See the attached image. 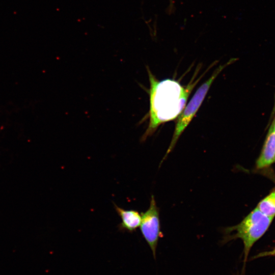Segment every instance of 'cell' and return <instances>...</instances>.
Segmentation results:
<instances>
[{
	"mask_svg": "<svg viewBox=\"0 0 275 275\" xmlns=\"http://www.w3.org/2000/svg\"><path fill=\"white\" fill-rule=\"evenodd\" d=\"M197 69L188 85L183 86L174 79L158 80L148 68L150 82V107L147 114L149 124L142 141L152 135L160 125L174 120L180 115L190 94L204 75L195 80L199 69Z\"/></svg>",
	"mask_w": 275,
	"mask_h": 275,
	"instance_id": "obj_1",
	"label": "cell"
},
{
	"mask_svg": "<svg viewBox=\"0 0 275 275\" xmlns=\"http://www.w3.org/2000/svg\"><path fill=\"white\" fill-rule=\"evenodd\" d=\"M272 219L256 207L240 223L224 229L222 241L225 243L237 238L242 241L244 265L252 246L265 233Z\"/></svg>",
	"mask_w": 275,
	"mask_h": 275,
	"instance_id": "obj_2",
	"label": "cell"
},
{
	"mask_svg": "<svg viewBox=\"0 0 275 275\" xmlns=\"http://www.w3.org/2000/svg\"><path fill=\"white\" fill-rule=\"evenodd\" d=\"M236 60L232 59L226 64L218 67L211 76L197 89L187 105L178 116L172 140L160 164L173 151L180 136L196 115L215 79L224 69L233 63Z\"/></svg>",
	"mask_w": 275,
	"mask_h": 275,
	"instance_id": "obj_3",
	"label": "cell"
},
{
	"mask_svg": "<svg viewBox=\"0 0 275 275\" xmlns=\"http://www.w3.org/2000/svg\"><path fill=\"white\" fill-rule=\"evenodd\" d=\"M141 216L140 230L155 258L158 240L162 234L160 231L159 209L153 195L151 196L149 208L145 212L141 213Z\"/></svg>",
	"mask_w": 275,
	"mask_h": 275,
	"instance_id": "obj_4",
	"label": "cell"
},
{
	"mask_svg": "<svg viewBox=\"0 0 275 275\" xmlns=\"http://www.w3.org/2000/svg\"><path fill=\"white\" fill-rule=\"evenodd\" d=\"M275 162V130L273 121L268 129L260 154L256 162V168L263 169Z\"/></svg>",
	"mask_w": 275,
	"mask_h": 275,
	"instance_id": "obj_5",
	"label": "cell"
},
{
	"mask_svg": "<svg viewBox=\"0 0 275 275\" xmlns=\"http://www.w3.org/2000/svg\"><path fill=\"white\" fill-rule=\"evenodd\" d=\"M114 206L121 219V222L118 225L119 231L132 233L140 227L142 220L141 213L135 210H125L115 203H114Z\"/></svg>",
	"mask_w": 275,
	"mask_h": 275,
	"instance_id": "obj_6",
	"label": "cell"
},
{
	"mask_svg": "<svg viewBox=\"0 0 275 275\" xmlns=\"http://www.w3.org/2000/svg\"><path fill=\"white\" fill-rule=\"evenodd\" d=\"M256 208L268 217L275 216V188L258 204Z\"/></svg>",
	"mask_w": 275,
	"mask_h": 275,
	"instance_id": "obj_7",
	"label": "cell"
},
{
	"mask_svg": "<svg viewBox=\"0 0 275 275\" xmlns=\"http://www.w3.org/2000/svg\"><path fill=\"white\" fill-rule=\"evenodd\" d=\"M268 256H275V247L271 250L262 252L258 253L257 255L254 256L252 259H254Z\"/></svg>",
	"mask_w": 275,
	"mask_h": 275,
	"instance_id": "obj_8",
	"label": "cell"
},
{
	"mask_svg": "<svg viewBox=\"0 0 275 275\" xmlns=\"http://www.w3.org/2000/svg\"><path fill=\"white\" fill-rule=\"evenodd\" d=\"M170 9L171 10L172 9V7L173 5V0H170Z\"/></svg>",
	"mask_w": 275,
	"mask_h": 275,
	"instance_id": "obj_9",
	"label": "cell"
},
{
	"mask_svg": "<svg viewBox=\"0 0 275 275\" xmlns=\"http://www.w3.org/2000/svg\"><path fill=\"white\" fill-rule=\"evenodd\" d=\"M275 98V97H274ZM273 114H275V98H274V106H273V111H272V115Z\"/></svg>",
	"mask_w": 275,
	"mask_h": 275,
	"instance_id": "obj_10",
	"label": "cell"
},
{
	"mask_svg": "<svg viewBox=\"0 0 275 275\" xmlns=\"http://www.w3.org/2000/svg\"><path fill=\"white\" fill-rule=\"evenodd\" d=\"M273 124H274V130H275V117L273 120Z\"/></svg>",
	"mask_w": 275,
	"mask_h": 275,
	"instance_id": "obj_11",
	"label": "cell"
},
{
	"mask_svg": "<svg viewBox=\"0 0 275 275\" xmlns=\"http://www.w3.org/2000/svg\"><path fill=\"white\" fill-rule=\"evenodd\" d=\"M271 275H275V270H274V272Z\"/></svg>",
	"mask_w": 275,
	"mask_h": 275,
	"instance_id": "obj_12",
	"label": "cell"
}]
</instances>
